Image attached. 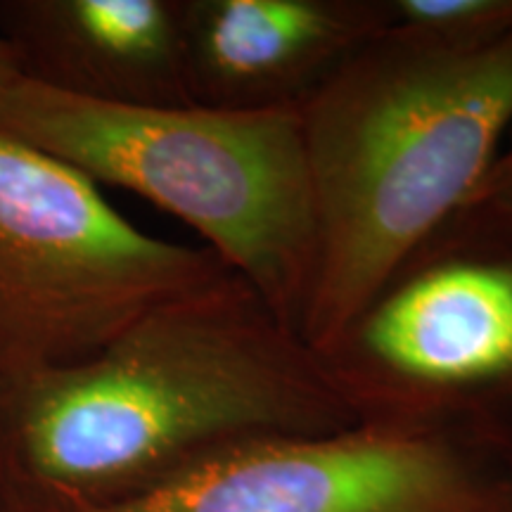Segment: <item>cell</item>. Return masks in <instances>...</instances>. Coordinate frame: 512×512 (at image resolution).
<instances>
[{
    "mask_svg": "<svg viewBox=\"0 0 512 512\" xmlns=\"http://www.w3.org/2000/svg\"><path fill=\"white\" fill-rule=\"evenodd\" d=\"M358 422L325 358L228 273L81 361L0 382V479L24 512H88L240 441Z\"/></svg>",
    "mask_w": 512,
    "mask_h": 512,
    "instance_id": "6da1fadb",
    "label": "cell"
},
{
    "mask_svg": "<svg viewBox=\"0 0 512 512\" xmlns=\"http://www.w3.org/2000/svg\"><path fill=\"white\" fill-rule=\"evenodd\" d=\"M299 114L318 235L299 337L325 358L501 155L512 29L467 48L377 31Z\"/></svg>",
    "mask_w": 512,
    "mask_h": 512,
    "instance_id": "7a4b0ae2",
    "label": "cell"
},
{
    "mask_svg": "<svg viewBox=\"0 0 512 512\" xmlns=\"http://www.w3.org/2000/svg\"><path fill=\"white\" fill-rule=\"evenodd\" d=\"M0 131L176 216L299 335L318 245L299 107H131L19 79Z\"/></svg>",
    "mask_w": 512,
    "mask_h": 512,
    "instance_id": "3957f363",
    "label": "cell"
},
{
    "mask_svg": "<svg viewBox=\"0 0 512 512\" xmlns=\"http://www.w3.org/2000/svg\"><path fill=\"white\" fill-rule=\"evenodd\" d=\"M228 273L207 247L136 228L79 169L0 131V382L81 361Z\"/></svg>",
    "mask_w": 512,
    "mask_h": 512,
    "instance_id": "277c9868",
    "label": "cell"
},
{
    "mask_svg": "<svg viewBox=\"0 0 512 512\" xmlns=\"http://www.w3.org/2000/svg\"><path fill=\"white\" fill-rule=\"evenodd\" d=\"M325 363L363 422H512V233L460 209Z\"/></svg>",
    "mask_w": 512,
    "mask_h": 512,
    "instance_id": "5b68a950",
    "label": "cell"
},
{
    "mask_svg": "<svg viewBox=\"0 0 512 512\" xmlns=\"http://www.w3.org/2000/svg\"><path fill=\"white\" fill-rule=\"evenodd\" d=\"M512 422L368 420L216 451L88 512H510Z\"/></svg>",
    "mask_w": 512,
    "mask_h": 512,
    "instance_id": "8992f818",
    "label": "cell"
},
{
    "mask_svg": "<svg viewBox=\"0 0 512 512\" xmlns=\"http://www.w3.org/2000/svg\"><path fill=\"white\" fill-rule=\"evenodd\" d=\"M190 105L299 107L380 31L375 0H178Z\"/></svg>",
    "mask_w": 512,
    "mask_h": 512,
    "instance_id": "52a82bcc",
    "label": "cell"
},
{
    "mask_svg": "<svg viewBox=\"0 0 512 512\" xmlns=\"http://www.w3.org/2000/svg\"><path fill=\"white\" fill-rule=\"evenodd\" d=\"M19 79L81 100L190 105L178 0H0Z\"/></svg>",
    "mask_w": 512,
    "mask_h": 512,
    "instance_id": "ba28073f",
    "label": "cell"
},
{
    "mask_svg": "<svg viewBox=\"0 0 512 512\" xmlns=\"http://www.w3.org/2000/svg\"><path fill=\"white\" fill-rule=\"evenodd\" d=\"M380 31L439 46H482L512 29V0H375Z\"/></svg>",
    "mask_w": 512,
    "mask_h": 512,
    "instance_id": "9c48e42d",
    "label": "cell"
},
{
    "mask_svg": "<svg viewBox=\"0 0 512 512\" xmlns=\"http://www.w3.org/2000/svg\"><path fill=\"white\" fill-rule=\"evenodd\" d=\"M463 209L479 211L512 233V131L491 171Z\"/></svg>",
    "mask_w": 512,
    "mask_h": 512,
    "instance_id": "30bf717a",
    "label": "cell"
},
{
    "mask_svg": "<svg viewBox=\"0 0 512 512\" xmlns=\"http://www.w3.org/2000/svg\"><path fill=\"white\" fill-rule=\"evenodd\" d=\"M15 81H19L15 57H12L10 48L5 46L3 38H0V93H3L5 88H10Z\"/></svg>",
    "mask_w": 512,
    "mask_h": 512,
    "instance_id": "8fae6325",
    "label": "cell"
},
{
    "mask_svg": "<svg viewBox=\"0 0 512 512\" xmlns=\"http://www.w3.org/2000/svg\"><path fill=\"white\" fill-rule=\"evenodd\" d=\"M0 512H24V508L19 505L15 494H12L3 479H0Z\"/></svg>",
    "mask_w": 512,
    "mask_h": 512,
    "instance_id": "7c38bea8",
    "label": "cell"
},
{
    "mask_svg": "<svg viewBox=\"0 0 512 512\" xmlns=\"http://www.w3.org/2000/svg\"><path fill=\"white\" fill-rule=\"evenodd\" d=\"M510 512H512V510H510Z\"/></svg>",
    "mask_w": 512,
    "mask_h": 512,
    "instance_id": "4fadbf2b",
    "label": "cell"
}]
</instances>
